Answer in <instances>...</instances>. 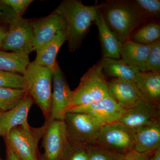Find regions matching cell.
<instances>
[{"instance_id": "obj_1", "label": "cell", "mask_w": 160, "mask_h": 160, "mask_svg": "<svg viewBox=\"0 0 160 160\" xmlns=\"http://www.w3.org/2000/svg\"><path fill=\"white\" fill-rule=\"evenodd\" d=\"M99 8V5L87 6L81 1L65 0L53 11L65 20L66 41L69 51L74 52L80 48L94 23Z\"/></svg>"}, {"instance_id": "obj_2", "label": "cell", "mask_w": 160, "mask_h": 160, "mask_svg": "<svg viewBox=\"0 0 160 160\" xmlns=\"http://www.w3.org/2000/svg\"><path fill=\"white\" fill-rule=\"evenodd\" d=\"M99 6L104 21L122 44L130 39L146 18L133 1H108Z\"/></svg>"}, {"instance_id": "obj_3", "label": "cell", "mask_w": 160, "mask_h": 160, "mask_svg": "<svg viewBox=\"0 0 160 160\" xmlns=\"http://www.w3.org/2000/svg\"><path fill=\"white\" fill-rule=\"evenodd\" d=\"M53 71L33 61L22 74L26 90L42 110L46 122L50 116Z\"/></svg>"}, {"instance_id": "obj_4", "label": "cell", "mask_w": 160, "mask_h": 160, "mask_svg": "<svg viewBox=\"0 0 160 160\" xmlns=\"http://www.w3.org/2000/svg\"><path fill=\"white\" fill-rule=\"evenodd\" d=\"M47 123L37 128L28 122L12 128L4 137L6 148L13 152L21 160H38V143L47 127Z\"/></svg>"}, {"instance_id": "obj_5", "label": "cell", "mask_w": 160, "mask_h": 160, "mask_svg": "<svg viewBox=\"0 0 160 160\" xmlns=\"http://www.w3.org/2000/svg\"><path fill=\"white\" fill-rule=\"evenodd\" d=\"M109 96L108 82L99 62L83 76L77 88L72 91L70 109L88 105Z\"/></svg>"}, {"instance_id": "obj_6", "label": "cell", "mask_w": 160, "mask_h": 160, "mask_svg": "<svg viewBox=\"0 0 160 160\" xmlns=\"http://www.w3.org/2000/svg\"><path fill=\"white\" fill-rule=\"evenodd\" d=\"M68 144L76 146H89L96 144L103 126L89 115L69 112L64 119Z\"/></svg>"}, {"instance_id": "obj_7", "label": "cell", "mask_w": 160, "mask_h": 160, "mask_svg": "<svg viewBox=\"0 0 160 160\" xmlns=\"http://www.w3.org/2000/svg\"><path fill=\"white\" fill-rule=\"evenodd\" d=\"M135 132L118 122L103 125L97 145L109 151L126 155L134 150Z\"/></svg>"}, {"instance_id": "obj_8", "label": "cell", "mask_w": 160, "mask_h": 160, "mask_svg": "<svg viewBox=\"0 0 160 160\" xmlns=\"http://www.w3.org/2000/svg\"><path fill=\"white\" fill-rule=\"evenodd\" d=\"M1 49L4 51L24 52L33 51V34L32 21L18 17L9 24Z\"/></svg>"}, {"instance_id": "obj_9", "label": "cell", "mask_w": 160, "mask_h": 160, "mask_svg": "<svg viewBox=\"0 0 160 160\" xmlns=\"http://www.w3.org/2000/svg\"><path fill=\"white\" fill-rule=\"evenodd\" d=\"M47 123L42 136L44 152L41 160H62L68 145L64 120H53Z\"/></svg>"}, {"instance_id": "obj_10", "label": "cell", "mask_w": 160, "mask_h": 160, "mask_svg": "<svg viewBox=\"0 0 160 160\" xmlns=\"http://www.w3.org/2000/svg\"><path fill=\"white\" fill-rule=\"evenodd\" d=\"M52 85L50 116L48 122L64 120L70 108L72 91L58 62L53 70Z\"/></svg>"}, {"instance_id": "obj_11", "label": "cell", "mask_w": 160, "mask_h": 160, "mask_svg": "<svg viewBox=\"0 0 160 160\" xmlns=\"http://www.w3.org/2000/svg\"><path fill=\"white\" fill-rule=\"evenodd\" d=\"M160 122V107L143 99L125 110L117 122L135 132L138 129Z\"/></svg>"}, {"instance_id": "obj_12", "label": "cell", "mask_w": 160, "mask_h": 160, "mask_svg": "<svg viewBox=\"0 0 160 160\" xmlns=\"http://www.w3.org/2000/svg\"><path fill=\"white\" fill-rule=\"evenodd\" d=\"M125 111L110 96L88 105L73 107L69 111L86 113L103 125L117 122Z\"/></svg>"}, {"instance_id": "obj_13", "label": "cell", "mask_w": 160, "mask_h": 160, "mask_svg": "<svg viewBox=\"0 0 160 160\" xmlns=\"http://www.w3.org/2000/svg\"><path fill=\"white\" fill-rule=\"evenodd\" d=\"M33 34V51H36L49 42L59 32L65 30V20L53 12L45 18L32 22Z\"/></svg>"}, {"instance_id": "obj_14", "label": "cell", "mask_w": 160, "mask_h": 160, "mask_svg": "<svg viewBox=\"0 0 160 160\" xmlns=\"http://www.w3.org/2000/svg\"><path fill=\"white\" fill-rule=\"evenodd\" d=\"M33 99L27 92L16 106L8 111L0 112V136L4 138L11 129L28 122V116Z\"/></svg>"}, {"instance_id": "obj_15", "label": "cell", "mask_w": 160, "mask_h": 160, "mask_svg": "<svg viewBox=\"0 0 160 160\" xmlns=\"http://www.w3.org/2000/svg\"><path fill=\"white\" fill-rule=\"evenodd\" d=\"M109 95L118 105L126 110L142 99L132 81L113 78L108 82Z\"/></svg>"}, {"instance_id": "obj_16", "label": "cell", "mask_w": 160, "mask_h": 160, "mask_svg": "<svg viewBox=\"0 0 160 160\" xmlns=\"http://www.w3.org/2000/svg\"><path fill=\"white\" fill-rule=\"evenodd\" d=\"M134 82L142 99L160 107V72L140 71Z\"/></svg>"}, {"instance_id": "obj_17", "label": "cell", "mask_w": 160, "mask_h": 160, "mask_svg": "<svg viewBox=\"0 0 160 160\" xmlns=\"http://www.w3.org/2000/svg\"><path fill=\"white\" fill-rule=\"evenodd\" d=\"M151 45L134 42L130 39L122 43L120 47L121 58L126 64L141 72L146 71V64Z\"/></svg>"}, {"instance_id": "obj_18", "label": "cell", "mask_w": 160, "mask_h": 160, "mask_svg": "<svg viewBox=\"0 0 160 160\" xmlns=\"http://www.w3.org/2000/svg\"><path fill=\"white\" fill-rule=\"evenodd\" d=\"M160 147V122L153 123L135 132L134 150L139 153H152Z\"/></svg>"}, {"instance_id": "obj_19", "label": "cell", "mask_w": 160, "mask_h": 160, "mask_svg": "<svg viewBox=\"0 0 160 160\" xmlns=\"http://www.w3.org/2000/svg\"><path fill=\"white\" fill-rule=\"evenodd\" d=\"M94 24L98 30L103 58L121 59L120 49L122 43L106 25L99 9L96 16Z\"/></svg>"}, {"instance_id": "obj_20", "label": "cell", "mask_w": 160, "mask_h": 160, "mask_svg": "<svg viewBox=\"0 0 160 160\" xmlns=\"http://www.w3.org/2000/svg\"><path fill=\"white\" fill-rule=\"evenodd\" d=\"M67 41L65 30L59 32L51 41L36 51L34 62L50 68L53 71L56 64V58L60 48Z\"/></svg>"}, {"instance_id": "obj_21", "label": "cell", "mask_w": 160, "mask_h": 160, "mask_svg": "<svg viewBox=\"0 0 160 160\" xmlns=\"http://www.w3.org/2000/svg\"><path fill=\"white\" fill-rule=\"evenodd\" d=\"M103 72L113 78L134 82L139 70L126 64L121 59L103 58L100 62Z\"/></svg>"}, {"instance_id": "obj_22", "label": "cell", "mask_w": 160, "mask_h": 160, "mask_svg": "<svg viewBox=\"0 0 160 160\" xmlns=\"http://www.w3.org/2000/svg\"><path fill=\"white\" fill-rule=\"evenodd\" d=\"M30 63L29 55L18 52L0 51V70L22 75Z\"/></svg>"}, {"instance_id": "obj_23", "label": "cell", "mask_w": 160, "mask_h": 160, "mask_svg": "<svg viewBox=\"0 0 160 160\" xmlns=\"http://www.w3.org/2000/svg\"><path fill=\"white\" fill-rule=\"evenodd\" d=\"M160 38L159 24L152 22L141 27L129 39L142 45H151L160 40Z\"/></svg>"}, {"instance_id": "obj_24", "label": "cell", "mask_w": 160, "mask_h": 160, "mask_svg": "<svg viewBox=\"0 0 160 160\" xmlns=\"http://www.w3.org/2000/svg\"><path fill=\"white\" fill-rule=\"evenodd\" d=\"M27 93L26 89L0 87V109L8 111L17 106Z\"/></svg>"}, {"instance_id": "obj_25", "label": "cell", "mask_w": 160, "mask_h": 160, "mask_svg": "<svg viewBox=\"0 0 160 160\" xmlns=\"http://www.w3.org/2000/svg\"><path fill=\"white\" fill-rule=\"evenodd\" d=\"M88 160H123L125 155L109 151L97 144L88 146Z\"/></svg>"}, {"instance_id": "obj_26", "label": "cell", "mask_w": 160, "mask_h": 160, "mask_svg": "<svg viewBox=\"0 0 160 160\" xmlns=\"http://www.w3.org/2000/svg\"><path fill=\"white\" fill-rule=\"evenodd\" d=\"M0 87L26 89L22 75L0 70Z\"/></svg>"}, {"instance_id": "obj_27", "label": "cell", "mask_w": 160, "mask_h": 160, "mask_svg": "<svg viewBox=\"0 0 160 160\" xmlns=\"http://www.w3.org/2000/svg\"><path fill=\"white\" fill-rule=\"evenodd\" d=\"M133 1L145 17L153 18H156L159 17V0H135Z\"/></svg>"}, {"instance_id": "obj_28", "label": "cell", "mask_w": 160, "mask_h": 160, "mask_svg": "<svg viewBox=\"0 0 160 160\" xmlns=\"http://www.w3.org/2000/svg\"><path fill=\"white\" fill-rule=\"evenodd\" d=\"M146 71L160 72V41L151 45L146 64Z\"/></svg>"}, {"instance_id": "obj_29", "label": "cell", "mask_w": 160, "mask_h": 160, "mask_svg": "<svg viewBox=\"0 0 160 160\" xmlns=\"http://www.w3.org/2000/svg\"><path fill=\"white\" fill-rule=\"evenodd\" d=\"M88 147L68 144L62 160H88Z\"/></svg>"}, {"instance_id": "obj_30", "label": "cell", "mask_w": 160, "mask_h": 160, "mask_svg": "<svg viewBox=\"0 0 160 160\" xmlns=\"http://www.w3.org/2000/svg\"><path fill=\"white\" fill-rule=\"evenodd\" d=\"M1 1L10 7L18 16L21 17L29 5L33 2L32 0H2Z\"/></svg>"}, {"instance_id": "obj_31", "label": "cell", "mask_w": 160, "mask_h": 160, "mask_svg": "<svg viewBox=\"0 0 160 160\" xmlns=\"http://www.w3.org/2000/svg\"><path fill=\"white\" fill-rule=\"evenodd\" d=\"M18 17V16L10 7L0 1V17L5 18L6 22L9 24L12 20Z\"/></svg>"}, {"instance_id": "obj_32", "label": "cell", "mask_w": 160, "mask_h": 160, "mask_svg": "<svg viewBox=\"0 0 160 160\" xmlns=\"http://www.w3.org/2000/svg\"><path fill=\"white\" fill-rule=\"evenodd\" d=\"M152 153H141L133 150L125 155L123 160H149Z\"/></svg>"}, {"instance_id": "obj_33", "label": "cell", "mask_w": 160, "mask_h": 160, "mask_svg": "<svg viewBox=\"0 0 160 160\" xmlns=\"http://www.w3.org/2000/svg\"><path fill=\"white\" fill-rule=\"evenodd\" d=\"M6 160H21L10 149L6 148Z\"/></svg>"}, {"instance_id": "obj_34", "label": "cell", "mask_w": 160, "mask_h": 160, "mask_svg": "<svg viewBox=\"0 0 160 160\" xmlns=\"http://www.w3.org/2000/svg\"><path fill=\"white\" fill-rule=\"evenodd\" d=\"M7 30L5 28L0 26V49L2 46L3 40Z\"/></svg>"}, {"instance_id": "obj_35", "label": "cell", "mask_w": 160, "mask_h": 160, "mask_svg": "<svg viewBox=\"0 0 160 160\" xmlns=\"http://www.w3.org/2000/svg\"><path fill=\"white\" fill-rule=\"evenodd\" d=\"M149 160H160V147L153 152Z\"/></svg>"}, {"instance_id": "obj_36", "label": "cell", "mask_w": 160, "mask_h": 160, "mask_svg": "<svg viewBox=\"0 0 160 160\" xmlns=\"http://www.w3.org/2000/svg\"><path fill=\"white\" fill-rule=\"evenodd\" d=\"M0 160H3L2 159V158H0Z\"/></svg>"}, {"instance_id": "obj_37", "label": "cell", "mask_w": 160, "mask_h": 160, "mask_svg": "<svg viewBox=\"0 0 160 160\" xmlns=\"http://www.w3.org/2000/svg\"><path fill=\"white\" fill-rule=\"evenodd\" d=\"M2 112V111H1V109H0V112Z\"/></svg>"}]
</instances>
